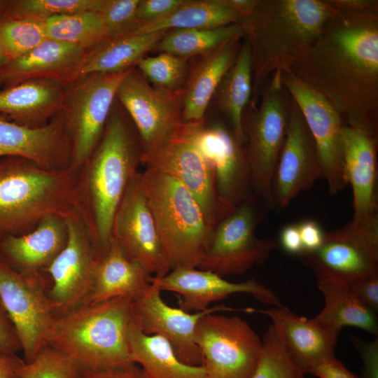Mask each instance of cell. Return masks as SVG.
<instances>
[{"mask_svg":"<svg viewBox=\"0 0 378 378\" xmlns=\"http://www.w3.org/2000/svg\"><path fill=\"white\" fill-rule=\"evenodd\" d=\"M290 70L323 94L345 125L377 136L378 13L337 9Z\"/></svg>","mask_w":378,"mask_h":378,"instance_id":"1","label":"cell"},{"mask_svg":"<svg viewBox=\"0 0 378 378\" xmlns=\"http://www.w3.org/2000/svg\"><path fill=\"white\" fill-rule=\"evenodd\" d=\"M132 125L115 101L99 142L78 169L76 210L86 224L97 260L109 246L115 214L141 163Z\"/></svg>","mask_w":378,"mask_h":378,"instance_id":"2","label":"cell"},{"mask_svg":"<svg viewBox=\"0 0 378 378\" xmlns=\"http://www.w3.org/2000/svg\"><path fill=\"white\" fill-rule=\"evenodd\" d=\"M337 11L328 0H259L241 23L251 46L255 98L272 74L290 70L305 54Z\"/></svg>","mask_w":378,"mask_h":378,"instance_id":"3","label":"cell"},{"mask_svg":"<svg viewBox=\"0 0 378 378\" xmlns=\"http://www.w3.org/2000/svg\"><path fill=\"white\" fill-rule=\"evenodd\" d=\"M134 320L133 299L118 297L83 304L55 316L48 345L80 370L125 368L132 362L128 332Z\"/></svg>","mask_w":378,"mask_h":378,"instance_id":"4","label":"cell"},{"mask_svg":"<svg viewBox=\"0 0 378 378\" xmlns=\"http://www.w3.org/2000/svg\"><path fill=\"white\" fill-rule=\"evenodd\" d=\"M78 170H48L19 157L0 158V240L34 229L45 216L76 210Z\"/></svg>","mask_w":378,"mask_h":378,"instance_id":"5","label":"cell"},{"mask_svg":"<svg viewBox=\"0 0 378 378\" xmlns=\"http://www.w3.org/2000/svg\"><path fill=\"white\" fill-rule=\"evenodd\" d=\"M141 183L170 270L197 268L215 227L193 195L173 178L150 168Z\"/></svg>","mask_w":378,"mask_h":378,"instance_id":"6","label":"cell"},{"mask_svg":"<svg viewBox=\"0 0 378 378\" xmlns=\"http://www.w3.org/2000/svg\"><path fill=\"white\" fill-rule=\"evenodd\" d=\"M260 96L258 106L244 113L242 128L253 192L267 207H273V178L287 133L291 104L280 71L268 78Z\"/></svg>","mask_w":378,"mask_h":378,"instance_id":"7","label":"cell"},{"mask_svg":"<svg viewBox=\"0 0 378 378\" xmlns=\"http://www.w3.org/2000/svg\"><path fill=\"white\" fill-rule=\"evenodd\" d=\"M260 203L263 202L253 193L216 225L197 268L223 277L241 275L269 258L279 244L256 234L263 217Z\"/></svg>","mask_w":378,"mask_h":378,"instance_id":"8","label":"cell"},{"mask_svg":"<svg viewBox=\"0 0 378 378\" xmlns=\"http://www.w3.org/2000/svg\"><path fill=\"white\" fill-rule=\"evenodd\" d=\"M128 70L92 74L66 86L60 114L71 145V169L78 170L99 142Z\"/></svg>","mask_w":378,"mask_h":378,"instance_id":"9","label":"cell"},{"mask_svg":"<svg viewBox=\"0 0 378 378\" xmlns=\"http://www.w3.org/2000/svg\"><path fill=\"white\" fill-rule=\"evenodd\" d=\"M195 340L205 378H251L258 365L262 340L238 316L208 313L198 322Z\"/></svg>","mask_w":378,"mask_h":378,"instance_id":"10","label":"cell"},{"mask_svg":"<svg viewBox=\"0 0 378 378\" xmlns=\"http://www.w3.org/2000/svg\"><path fill=\"white\" fill-rule=\"evenodd\" d=\"M183 89L168 92L153 87L138 69H130L120 82L116 99L138 134L142 153L155 150L179 135Z\"/></svg>","mask_w":378,"mask_h":378,"instance_id":"11","label":"cell"},{"mask_svg":"<svg viewBox=\"0 0 378 378\" xmlns=\"http://www.w3.org/2000/svg\"><path fill=\"white\" fill-rule=\"evenodd\" d=\"M318 279L350 283L378 272V218L352 219L344 226L325 232L322 244L298 255Z\"/></svg>","mask_w":378,"mask_h":378,"instance_id":"12","label":"cell"},{"mask_svg":"<svg viewBox=\"0 0 378 378\" xmlns=\"http://www.w3.org/2000/svg\"><path fill=\"white\" fill-rule=\"evenodd\" d=\"M48 288L45 273L22 275L0 260V298L15 328L27 363L48 345L55 318Z\"/></svg>","mask_w":378,"mask_h":378,"instance_id":"13","label":"cell"},{"mask_svg":"<svg viewBox=\"0 0 378 378\" xmlns=\"http://www.w3.org/2000/svg\"><path fill=\"white\" fill-rule=\"evenodd\" d=\"M66 244L44 271L55 316L85 304L97 261L91 237L80 213L75 210L66 217Z\"/></svg>","mask_w":378,"mask_h":378,"instance_id":"14","label":"cell"},{"mask_svg":"<svg viewBox=\"0 0 378 378\" xmlns=\"http://www.w3.org/2000/svg\"><path fill=\"white\" fill-rule=\"evenodd\" d=\"M280 76L315 141L329 193L335 195L347 186L342 118L323 94L290 70L280 71Z\"/></svg>","mask_w":378,"mask_h":378,"instance_id":"15","label":"cell"},{"mask_svg":"<svg viewBox=\"0 0 378 378\" xmlns=\"http://www.w3.org/2000/svg\"><path fill=\"white\" fill-rule=\"evenodd\" d=\"M141 163L183 185L214 227L235 208L220 200L211 170L190 137L186 122L179 135L155 150L142 153Z\"/></svg>","mask_w":378,"mask_h":378,"instance_id":"16","label":"cell"},{"mask_svg":"<svg viewBox=\"0 0 378 378\" xmlns=\"http://www.w3.org/2000/svg\"><path fill=\"white\" fill-rule=\"evenodd\" d=\"M111 238L127 257L150 276L162 277L171 271L139 172L130 181L116 210Z\"/></svg>","mask_w":378,"mask_h":378,"instance_id":"17","label":"cell"},{"mask_svg":"<svg viewBox=\"0 0 378 378\" xmlns=\"http://www.w3.org/2000/svg\"><path fill=\"white\" fill-rule=\"evenodd\" d=\"M188 133L214 176L220 200L234 208L253 194L245 144L220 124L186 122Z\"/></svg>","mask_w":378,"mask_h":378,"instance_id":"18","label":"cell"},{"mask_svg":"<svg viewBox=\"0 0 378 378\" xmlns=\"http://www.w3.org/2000/svg\"><path fill=\"white\" fill-rule=\"evenodd\" d=\"M161 292L155 284L150 283L144 293L133 300L134 320L144 333L167 339L181 362L192 366L202 365V355L195 340L198 322L208 313L235 309L220 304L201 312H188L167 304Z\"/></svg>","mask_w":378,"mask_h":378,"instance_id":"19","label":"cell"},{"mask_svg":"<svg viewBox=\"0 0 378 378\" xmlns=\"http://www.w3.org/2000/svg\"><path fill=\"white\" fill-rule=\"evenodd\" d=\"M321 177L323 168L315 141L291 97L287 133L272 182L273 207L286 208Z\"/></svg>","mask_w":378,"mask_h":378,"instance_id":"20","label":"cell"},{"mask_svg":"<svg viewBox=\"0 0 378 378\" xmlns=\"http://www.w3.org/2000/svg\"><path fill=\"white\" fill-rule=\"evenodd\" d=\"M149 282L155 284L161 291L178 295V307L188 312L206 310L212 302L235 293L251 294L262 303L281 306L275 292L254 279L232 282L199 268H176L162 277L150 276Z\"/></svg>","mask_w":378,"mask_h":378,"instance_id":"21","label":"cell"},{"mask_svg":"<svg viewBox=\"0 0 378 378\" xmlns=\"http://www.w3.org/2000/svg\"><path fill=\"white\" fill-rule=\"evenodd\" d=\"M5 157L24 158L48 170L71 169V145L60 113L37 127L0 115V158Z\"/></svg>","mask_w":378,"mask_h":378,"instance_id":"22","label":"cell"},{"mask_svg":"<svg viewBox=\"0 0 378 378\" xmlns=\"http://www.w3.org/2000/svg\"><path fill=\"white\" fill-rule=\"evenodd\" d=\"M68 237L66 217L51 214L31 231L0 240V260L28 276L44 274L64 247Z\"/></svg>","mask_w":378,"mask_h":378,"instance_id":"23","label":"cell"},{"mask_svg":"<svg viewBox=\"0 0 378 378\" xmlns=\"http://www.w3.org/2000/svg\"><path fill=\"white\" fill-rule=\"evenodd\" d=\"M342 136L345 176L353 194V219L378 218L377 136L345 125Z\"/></svg>","mask_w":378,"mask_h":378,"instance_id":"24","label":"cell"},{"mask_svg":"<svg viewBox=\"0 0 378 378\" xmlns=\"http://www.w3.org/2000/svg\"><path fill=\"white\" fill-rule=\"evenodd\" d=\"M258 312L270 318L289 354L307 374L322 360L335 356L340 331L313 318L300 316L282 305Z\"/></svg>","mask_w":378,"mask_h":378,"instance_id":"25","label":"cell"},{"mask_svg":"<svg viewBox=\"0 0 378 378\" xmlns=\"http://www.w3.org/2000/svg\"><path fill=\"white\" fill-rule=\"evenodd\" d=\"M66 86L59 80L39 78L0 90V115L19 125H46L62 111Z\"/></svg>","mask_w":378,"mask_h":378,"instance_id":"26","label":"cell"},{"mask_svg":"<svg viewBox=\"0 0 378 378\" xmlns=\"http://www.w3.org/2000/svg\"><path fill=\"white\" fill-rule=\"evenodd\" d=\"M165 32L128 34L102 41L85 51L64 85H69L92 74H116L132 68L154 48Z\"/></svg>","mask_w":378,"mask_h":378,"instance_id":"27","label":"cell"},{"mask_svg":"<svg viewBox=\"0 0 378 378\" xmlns=\"http://www.w3.org/2000/svg\"><path fill=\"white\" fill-rule=\"evenodd\" d=\"M86 50L46 39L25 54L10 60L0 69V85L5 88L27 80L53 78L64 84Z\"/></svg>","mask_w":378,"mask_h":378,"instance_id":"28","label":"cell"},{"mask_svg":"<svg viewBox=\"0 0 378 378\" xmlns=\"http://www.w3.org/2000/svg\"><path fill=\"white\" fill-rule=\"evenodd\" d=\"M241 39L232 40L200 56L201 58L189 70L182 102V117L185 122L203 121L222 78L237 57Z\"/></svg>","mask_w":378,"mask_h":378,"instance_id":"29","label":"cell"},{"mask_svg":"<svg viewBox=\"0 0 378 378\" xmlns=\"http://www.w3.org/2000/svg\"><path fill=\"white\" fill-rule=\"evenodd\" d=\"M150 276L141 266L127 257L111 238L106 251L96 261L92 287L85 304H96L118 297L134 300L149 287Z\"/></svg>","mask_w":378,"mask_h":378,"instance_id":"30","label":"cell"},{"mask_svg":"<svg viewBox=\"0 0 378 378\" xmlns=\"http://www.w3.org/2000/svg\"><path fill=\"white\" fill-rule=\"evenodd\" d=\"M130 359L148 378H205L202 365L192 366L181 362L169 341L160 335H148L136 321L128 332Z\"/></svg>","mask_w":378,"mask_h":378,"instance_id":"31","label":"cell"},{"mask_svg":"<svg viewBox=\"0 0 378 378\" xmlns=\"http://www.w3.org/2000/svg\"><path fill=\"white\" fill-rule=\"evenodd\" d=\"M244 18L232 9L225 0H183L164 17L140 24L130 34L215 28L241 24Z\"/></svg>","mask_w":378,"mask_h":378,"instance_id":"32","label":"cell"},{"mask_svg":"<svg viewBox=\"0 0 378 378\" xmlns=\"http://www.w3.org/2000/svg\"><path fill=\"white\" fill-rule=\"evenodd\" d=\"M252 93L251 51L244 36L234 62L224 75L214 97L218 109L228 120L233 134L245 145L242 118Z\"/></svg>","mask_w":378,"mask_h":378,"instance_id":"33","label":"cell"},{"mask_svg":"<svg viewBox=\"0 0 378 378\" xmlns=\"http://www.w3.org/2000/svg\"><path fill=\"white\" fill-rule=\"evenodd\" d=\"M318 288L324 298V307L313 318L323 326L340 331L354 326L375 335L378 333L377 313L363 304L348 283L320 279Z\"/></svg>","mask_w":378,"mask_h":378,"instance_id":"34","label":"cell"},{"mask_svg":"<svg viewBox=\"0 0 378 378\" xmlns=\"http://www.w3.org/2000/svg\"><path fill=\"white\" fill-rule=\"evenodd\" d=\"M241 24L206 28L174 29L165 32L153 49L188 59L211 52L234 39L243 38Z\"/></svg>","mask_w":378,"mask_h":378,"instance_id":"35","label":"cell"},{"mask_svg":"<svg viewBox=\"0 0 378 378\" xmlns=\"http://www.w3.org/2000/svg\"><path fill=\"white\" fill-rule=\"evenodd\" d=\"M48 38L88 50L107 38L106 27L97 12L57 15L45 21Z\"/></svg>","mask_w":378,"mask_h":378,"instance_id":"36","label":"cell"},{"mask_svg":"<svg viewBox=\"0 0 378 378\" xmlns=\"http://www.w3.org/2000/svg\"><path fill=\"white\" fill-rule=\"evenodd\" d=\"M261 340L260 358L251 378H309L289 354L272 324Z\"/></svg>","mask_w":378,"mask_h":378,"instance_id":"37","label":"cell"},{"mask_svg":"<svg viewBox=\"0 0 378 378\" xmlns=\"http://www.w3.org/2000/svg\"><path fill=\"white\" fill-rule=\"evenodd\" d=\"M102 0H6L1 17L46 21L54 16L99 11Z\"/></svg>","mask_w":378,"mask_h":378,"instance_id":"38","label":"cell"},{"mask_svg":"<svg viewBox=\"0 0 378 378\" xmlns=\"http://www.w3.org/2000/svg\"><path fill=\"white\" fill-rule=\"evenodd\" d=\"M48 38L43 20L0 18V46L10 60L30 51Z\"/></svg>","mask_w":378,"mask_h":378,"instance_id":"39","label":"cell"},{"mask_svg":"<svg viewBox=\"0 0 378 378\" xmlns=\"http://www.w3.org/2000/svg\"><path fill=\"white\" fill-rule=\"evenodd\" d=\"M136 66L153 87L168 92L183 90L189 73L188 59L168 52L144 57Z\"/></svg>","mask_w":378,"mask_h":378,"instance_id":"40","label":"cell"},{"mask_svg":"<svg viewBox=\"0 0 378 378\" xmlns=\"http://www.w3.org/2000/svg\"><path fill=\"white\" fill-rule=\"evenodd\" d=\"M20 378H79L81 372L64 354L47 345L18 370Z\"/></svg>","mask_w":378,"mask_h":378,"instance_id":"41","label":"cell"},{"mask_svg":"<svg viewBox=\"0 0 378 378\" xmlns=\"http://www.w3.org/2000/svg\"><path fill=\"white\" fill-rule=\"evenodd\" d=\"M139 0H102L98 13L104 21L107 38L132 33L138 26Z\"/></svg>","mask_w":378,"mask_h":378,"instance_id":"42","label":"cell"},{"mask_svg":"<svg viewBox=\"0 0 378 378\" xmlns=\"http://www.w3.org/2000/svg\"><path fill=\"white\" fill-rule=\"evenodd\" d=\"M357 298L374 312L378 310V272L369 274L349 283Z\"/></svg>","mask_w":378,"mask_h":378,"instance_id":"43","label":"cell"},{"mask_svg":"<svg viewBox=\"0 0 378 378\" xmlns=\"http://www.w3.org/2000/svg\"><path fill=\"white\" fill-rule=\"evenodd\" d=\"M350 341L359 352L363 360V370L359 378H378V340L370 342L351 335Z\"/></svg>","mask_w":378,"mask_h":378,"instance_id":"44","label":"cell"},{"mask_svg":"<svg viewBox=\"0 0 378 378\" xmlns=\"http://www.w3.org/2000/svg\"><path fill=\"white\" fill-rule=\"evenodd\" d=\"M183 1V0H139L136 8L139 24L150 22L164 17Z\"/></svg>","mask_w":378,"mask_h":378,"instance_id":"45","label":"cell"},{"mask_svg":"<svg viewBox=\"0 0 378 378\" xmlns=\"http://www.w3.org/2000/svg\"><path fill=\"white\" fill-rule=\"evenodd\" d=\"M20 351L18 333L0 298V352L17 354Z\"/></svg>","mask_w":378,"mask_h":378,"instance_id":"46","label":"cell"},{"mask_svg":"<svg viewBox=\"0 0 378 378\" xmlns=\"http://www.w3.org/2000/svg\"><path fill=\"white\" fill-rule=\"evenodd\" d=\"M309 374L318 378H359L335 356L326 358L312 368Z\"/></svg>","mask_w":378,"mask_h":378,"instance_id":"47","label":"cell"},{"mask_svg":"<svg viewBox=\"0 0 378 378\" xmlns=\"http://www.w3.org/2000/svg\"><path fill=\"white\" fill-rule=\"evenodd\" d=\"M302 243L303 252L316 250L323 243L325 232L314 220H303L298 224Z\"/></svg>","mask_w":378,"mask_h":378,"instance_id":"48","label":"cell"},{"mask_svg":"<svg viewBox=\"0 0 378 378\" xmlns=\"http://www.w3.org/2000/svg\"><path fill=\"white\" fill-rule=\"evenodd\" d=\"M79 378H148L136 364L128 367L82 372Z\"/></svg>","mask_w":378,"mask_h":378,"instance_id":"49","label":"cell"},{"mask_svg":"<svg viewBox=\"0 0 378 378\" xmlns=\"http://www.w3.org/2000/svg\"><path fill=\"white\" fill-rule=\"evenodd\" d=\"M279 244L282 248L289 254L299 255L303 252L298 224L287 225L281 230Z\"/></svg>","mask_w":378,"mask_h":378,"instance_id":"50","label":"cell"},{"mask_svg":"<svg viewBox=\"0 0 378 378\" xmlns=\"http://www.w3.org/2000/svg\"><path fill=\"white\" fill-rule=\"evenodd\" d=\"M328 1L339 10L378 13V1L377 0H328Z\"/></svg>","mask_w":378,"mask_h":378,"instance_id":"51","label":"cell"},{"mask_svg":"<svg viewBox=\"0 0 378 378\" xmlns=\"http://www.w3.org/2000/svg\"><path fill=\"white\" fill-rule=\"evenodd\" d=\"M24 363L17 354L0 352V378H20L18 370Z\"/></svg>","mask_w":378,"mask_h":378,"instance_id":"52","label":"cell"},{"mask_svg":"<svg viewBox=\"0 0 378 378\" xmlns=\"http://www.w3.org/2000/svg\"><path fill=\"white\" fill-rule=\"evenodd\" d=\"M227 4L244 19L250 16L257 6L259 0H225Z\"/></svg>","mask_w":378,"mask_h":378,"instance_id":"53","label":"cell"},{"mask_svg":"<svg viewBox=\"0 0 378 378\" xmlns=\"http://www.w3.org/2000/svg\"><path fill=\"white\" fill-rule=\"evenodd\" d=\"M10 61L2 48L0 46V69Z\"/></svg>","mask_w":378,"mask_h":378,"instance_id":"54","label":"cell"},{"mask_svg":"<svg viewBox=\"0 0 378 378\" xmlns=\"http://www.w3.org/2000/svg\"><path fill=\"white\" fill-rule=\"evenodd\" d=\"M6 0H0V18L1 17L5 6H6Z\"/></svg>","mask_w":378,"mask_h":378,"instance_id":"55","label":"cell"}]
</instances>
